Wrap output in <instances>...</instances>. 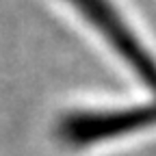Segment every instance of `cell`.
<instances>
[{
    "label": "cell",
    "mask_w": 156,
    "mask_h": 156,
    "mask_svg": "<svg viewBox=\"0 0 156 156\" xmlns=\"http://www.w3.org/2000/svg\"><path fill=\"white\" fill-rule=\"evenodd\" d=\"M139 80L156 93V58L111 0H67Z\"/></svg>",
    "instance_id": "cell-1"
},
{
    "label": "cell",
    "mask_w": 156,
    "mask_h": 156,
    "mask_svg": "<svg viewBox=\"0 0 156 156\" xmlns=\"http://www.w3.org/2000/svg\"><path fill=\"white\" fill-rule=\"evenodd\" d=\"M156 126V102L145 106L104 108V111H76L58 122V136L74 147L98 145L117 136Z\"/></svg>",
    "instance_id": "cell-2"
}]
</instances>
